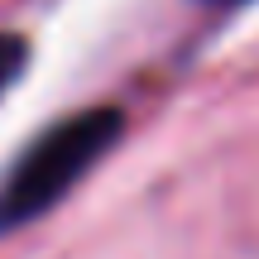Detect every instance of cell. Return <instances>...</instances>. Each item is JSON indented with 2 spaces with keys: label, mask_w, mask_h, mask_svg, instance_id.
I'll use <instances>...</instances> for the list:
<instances>
[{
  "label": "cell",
  "mask_w": 259,
  "mask_h": 259,
  "mask_svg": "<svg viewBox=\"0 0 259 259\" xmlns=\"http://www.w3.org/2000/svg\"><path fill=\"white\" fill-rule=\"evenodd\" d=\"M115 139H120V111H111V106H92L82 115H67L48 135H38L19 154V163L10 168L5 187H0V226L34 221L53 202H63L115 149Z\"/></svg>",
  "instance_id": "6da1fadb"
},
{
  "label": "cell",
  "mask_w": 259,
  "mask_h": 259,
  "mask_svg": "<svg viewBox=\"0 0 259 259\" xmlns=\"http://www.w3.org/2000/svg\"><path fill=\"white\" fill-rule=\"evenodd\" d=\"M24 58H29L24 38H19V34H0V96H5L10 87L19 82V72H24Z\"/></svg>",
  "instance_id": "7a4b0ae2"
},
{
  "label": "cell",
  "mask_w": 259,
  "mask_h": 259,
  "mask_svg": "<svg viewBox=\"0 0 259 259\" xmlns=\"http://www.w3.org/2000/svg\"><path fill=\"white\" fill-rule=\"evenodd\" d=\"M211 5H235V0H211Z\"/></svg>",
  "instance_id": "3957f363"
}]
</instances>
